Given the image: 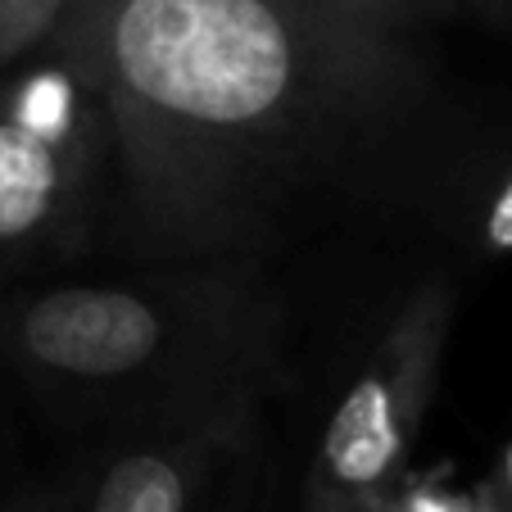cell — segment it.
I'll return each instance as SVG.
<instances>
[{
    "instance_id": "6da1fadb",
    "label": "cell",
    "mask_w": 512,
    "mask_h": 512,
    "mask_svg": "<svg viewBox=\"0 0 512 512\" xmlns=\"http://www.w3.org/2000/svg\"><path fill=\"white\" fill-rule=\"evenodd\" d=\"M50 59L87 91L145 241L241 254L404 150L426 68L313 0H64Z\"/></svg>"
},
{
    "instance_id": "7a4b0ae2",
    "label": "cell",
    "mask_w": 512,
    "mask_h": 512,
    "mask_svg": "<svg viewBox=\"0 0 512 512\" xmlns=\"http://www.w3.org/2000/svg\"><path fill=\"white\" fill-rule=\"evenodd\" d=\"M223 295L150 286H55L5 318V349L41 390L100 408H155L195 426L250 408L241 363L268 340L263 322L223 318Z\"/></svg>"
},
{
    "instance_id": "3957f363",
    "label": "cell",
    "mask_w": 512,
    "mask_h": 512,
    "mask_svg": "<svg viewBox=\"0 0 512 512\" xmlns=\"http://www.w3.org/2000/svg\"><path fill=\"white\" fill-rule=\"evenodd\" d=\"M449 313V286H426L368 349L358 377L345 386L322 426L304 512H354L368 494L408 472L445 358Z\"/></svg>"
},
{
    "instance_id": "277c9868",
    "label": "cell",
    "mask_w": 512,
    "mask_h": 512,
    "mask_svg": "<svg viewBox=\"0 0 512 512\" xmlns=\"http://www.w3.org/2000/svg\"><path fill=\"white\" fill-rule=\"evenodd\" d=\"M250 408L177 426L150 445L123 449L100 467L87 512H204L218 472L227 467L236 440L245 435Z\"/></svg>"
},
{
    "instance_id": "5b68a950",
    "label": "cell",
    "mask_w": 512,
    "mask_h": 512,
    "mask_svg": "<svg viewBox=\"0 0 512 512\" xmlns=\"http://www.w3.org/2000/svg\"><path fill=\"white\" fill-rule=\"evenodd\" d=\"M87 145H55L0 114V250L28 245L59 223L78 195Z\"/></svg>"
},
{
    "instance_id": "8992f818",
    "label": "cell",
    "mask_w": 512,
    "mask_h": 512,
    "mask_svg": "<svg viewBox=\"0 0 512 512\" xmlns=\"http://www.w3.org/2000/svg\"><path fill=\"white\" fill-rule=\"evenodd\" d=\"M5 118L28 132H37L41 141L55 145H87L91 127V100L78 87V78L64 64H41L32 68L23 82H14L5 96Z\"/></svg>"
},
{
    "instance_id": "52a82bcc",
    "label": "cell",
    "mask_w": 512,
    "mask_h": 512,
    "mask_svg": "<svg viewBox=\"0 0 512 512\" xmlns=\"http://www.w3.org/2000/svg\"><path fill=\"white\" fill-rule=\"evenodd\" d=\"M354 512H494V508L485 494H454L435 481L395 476V481L381 485L377 494H368Z\"/></svg>"
},
{
    "instance_id": "ba28073f",
    "label": "cell",
    "mask_w": 512,
    "mask_h": 512,
    "mask_svg": "<svg viewBox=\"0 0 512 512\" xmlns=\"http://www.w3.org/2000/svg\"><path fill=\"white\" fill-rule=\"evenodd\" d=\"M313 5H322L327 14H340V19H349V23H363V28L404 37L408 28L435 19V14H445L454 0H313Z\"/></svg>"
},
{
    "instance_id": "9c48e42d",
    "label": "cell",
    "mask_w": 512,
    "mask_h": 512,
    "mask_svg": "<svg viewBox=\"0 0 512 512\" xmlns=\"http://www.w3.org/2000/svg\"><path fill=\"white\" fill-rule=\"evenodd\" d=\"M64 0H0V64L50 37Z\"/></svg>"
},
{
    "instance_id": "30bf717a",
    "label": "cell",
    "mask_w": 512,
    "mask_h": 512,
    "mask_svg": "<svg viewBox=\"0 0 512 512\" xmlns=\"http://www.w3.org/2000/svg\"><path fill=\"white\" fill-rule=\"evenodd\" d=\"M476 241L485 254H512V168L494 182V191L476 213Z\"/></svg>"
},
{
    "instance_id": "8fae6325",
    "label": "cell",
    "mask_w": 512,
    "mask_h": 512,
    "mask_svg": "<svg viewBox=\"0 0 512 512\" xmlns=\"http://www.w3.org/2000/svg\"><path fill=\"white\" fill-rule=\"evenodd\" d=\"M485 499H490V508L494 512H512V445L503 449V458H499V467H494V476L485 481Z\"/></svg>"
},
{
    "instance_id": "7c38bea8",
    "label": "cell",
    "mask_w": 512,
    "mask_h": 512,
    "mask_svg": "<svg viewBox=\"0 0 512 512\" xmlns=\"http://www.w3.org/2000/svg\"><path fill=\"white\" fill-rule=\"evenodd\" d=\"M481 5L494 14V19H508L512 23V0H481Z\"/></svg>"
}]
</instances>
